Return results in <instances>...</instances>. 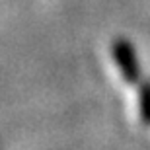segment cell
Returning a JSON list of instances; mask_svg holds the SVG:
<instances>
[{"mask_svg":"<svg viewBox=\"0 0 150 150\" xmlns=\"http://www.w3.org/2000/svg\"><path fill=\"white\" fill-rule=\"evenodd\" d=\"M111 57L119 67V72L127 84H137L140 80V62L134 51V45L125 37H119L111 43Z\"/></svg>","mask_w":150,"mask_h":150,"instance_id":"1","label":"cell"},{"mask_svg":"<svg viewBox=\"0 0 150 150\" xmlns=\"http://www.w3.org/2000/svg\"><path fill=\"white\" fill-rule=\"evenodd\" d=\"M139 113L140 121L150 125V80L140 82L139 86Z\"/></svg>","mask_w":150,"mask_h":150,"instance_id":"2","label":"cell"}]
</instances>
